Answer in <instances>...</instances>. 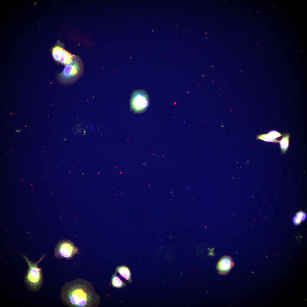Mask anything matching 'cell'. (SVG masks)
I'll return each mask as SVG.
<instances>
[{
    "label": "cell",
    "mask_w": 307,
    "mask_h": 307,
    "mask_svg": "<svg viewBox=\"0 0 307 307\" xmlns=\"http://www.w3.org/2000/svg\"><path fill=\"white\" fill-rule=\"evenodd\" d=\"M60 296L63 304L69 307H97L100 301L92 283L80 278L65 283Z\"/></svg>",
    "instance_id": "1"
},
{
    "label": "cell",
    "mask_w": 307,
    "mask_h": 307,
    "mask_svg": "<svg viewBox=\"0 0 307 307\" xmlns=\"http://www.w3.org/2000/svg\"><path fill=\"white\" fill-rule=\"evenodd\" d=\"M22 256L28 266L24 278L25 285L29 290L37 292L42 288L44 280L42 270L38 267V264L45 258V255H43L37 262H34L30 260L24 254Z\"/></svg>",
    "instance_id": "2"
},
{
    "label": "cell",
    "mask_w": 307,
    "mask_h": 307,
    "mask_svg": "<svg viewBox=\"0 0 307 307\" xmlns=\"http://www.w3.org/2000/svg\"><path fill=\"white\" fill-rule=\"evenodd\" d=\"M150 104V99L147 92L143 89L133 91L130 100V110L134 114L145 112Z\"/></svg>",
    "instance_id": "3"
},
{
    "label": "cell",
    "mask_w": 307,
    "mask_h": 307,
    "mask_svg": "<svg viewBox=\"0 0 307 307\" xmlns=\"http://www.w3.org/2000/svg\"><path fill=\"white\" fill-rule=\"evenodd\" d=\"M82 70V63L76 59L74 63L66 66L63 71L58 75V78L63 84L72 83L80 76Z\"/></svg>",
    "instance_id": "4"
},
{
    "label": "cell",
    "mask_w": 307,
    "mask_h": 307,
    "mask_svg": "<svg viewBox=\"0 0 307 307\" xmlns=\"http://www.w3.org/2000/svg\"><path fill=\"white\" fill-rule=\"evenodd\" d=\"M79 253V249L73 242L68 239H64L59 240L56 244L54 256L58 259L68 260Z\"/></svg>",
    "instance_id": "5"
},
{
    "label": "cell",
    "mask_w": 307,
    "mask_h": 307,
    "mask_svg": "<svg viewBox=\"0 0 307 307\" xmlns=\"http://www.w3.org/2000/svg\"><path fill=\"white\" fill-rule=\"evenodd\" d=\"M52 53L55 60L66 66L73 63L76 59L74 55L60 46L54 47Z\"/></svg>",
    "instance_id": "6"
},
{
    "label": "cell",
    "mask_w": 307,
    "mask_h": 307,
    "mask_svg": "<svg viewBox=\"0 0 307 307\" xmlns=\"http://www.w3.org/2000/svg\"><path fill=\"white\" fill-rule=\"evenodd\" d=\"M234 264L231 257L228 256H224L221 258L217 263L216 269L219 274L227 275L233 267Z\"/></svg>",
    "instance_id": "7"
},
{
    "label": "cell",
    "mask_w": 307,
    "mask_h": 307,
    "mask_svg": "<svg viewBox=\"0 0 307 307\" xmlns=\"http://www.w3.org/2000/svg\"><path fill=\"white\" fill-rule=\"evenodd\" d=\"M115 272L119 273L129 283H132L130 271L128 266L125 265L117 266L116 267Z\"/></svg>",
    "instance_id": "8"
},
{
    "label": "cell",
    "mask_w": 307,
    "mask_h": 307,
    "mask_svg": "<svg viewBox=\"0 0 307 307\" xmlns=\"http://www.w3.org/2000/svg\"><path fill=\"white\" fill-rule=\"evenodd\" d=\"M111 284L113 287L117 288L123 287L126 285L125 282L122 281L117 275L115 272L111 278Z\"/></svg>",
    "instance_id": "9"
},
{
    "label": "cell",
    "mask_w": 307,
    "mask_h": 307,
    "mask_svg": "<svg viewBox=\"0 0 307 307\" xmlns=\"http://www.w3.org/2000/svg\"><path fill=\"white\" fill-rule=\"evenodd\" d=\"M290 137L289 134H286L283 136L279 141L281 151L283 154L285 153L288 149Z\"/></svg>",
    "instance_id": "10"
},
{
    "label": "cell",
    "mask_w": 307,
    "mask_h": 307,
    "mask_svg": "<svg viewBox=\"0 0 307 307\" xmlns=\"http://www.w3.org/2000/svg\"><path fill=\"white\" fill-rule=\"evenodd\" d=\"M257 138L266 142L275 143L279 142V141L276 139H274L269 132L267 134L260 135L257 136Z\"/></svg>",
    "instance_id": "11"
},
{
    "label": "cell",
    "mask_w": 307,
    "mask_h": 307,
    "mask_svg": "<svg viewBox=\"0 0 307 307\" xmlns=\"http://www.w3.org/2000/svg\"><path fill=\"white\" fill-rule=\"evenodd\" d=\"M296 216L300 219L301 221H304L306 218V213L302 211H300L297 213Z\"/></svg>",
    "instance_id": "12"
},
{
    "label": "cell",
    "mask_w": 307,
    "mask_h": 307,
    "mask_svg": "<svg viewBox=\"0 0 307 307\" xmlns=\"http://www.w3.org/2000/svg\"><path fill=\"white\" fill-rule=\"evenodd\" d=\"M293 220L294 224L295 225L299 224L301 223V221L300 219L296 216L294 217Z\"/></svg>",
    "instance_id": "13"
}]
</instances>
